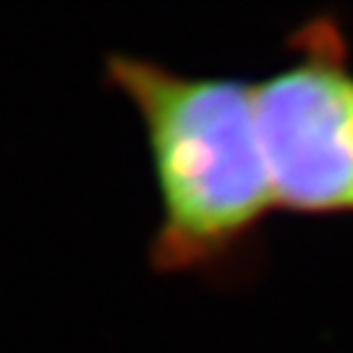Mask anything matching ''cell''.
<instances>
[{"label": "cell", "instance_id": "1", "mask_svg": "<svg viewBox=\"0 0 353 353\" xmlns=\"http://www.w3.org/2000/svg\"><path fill=\"white\" fill-rule=\"evenodd\" d=\"M105 74L147 134L160 199L152 265L189 272L217 262L275 207L254 84L176 74L121 52Z\"/></svg>", "mask_w": 353, "mask_h": 353}, {"label": "cell", "instance_id": "2", "mask_svg": "<svg viewBox=\"0 0 353 353\" xmlns=\"http://www.w3.org/2000/svg\"><path fill=\"white\" fill-rule=\"evenodd\" d=\"M299 58L254 84L275 207L353 212V71L330 21L301 29Z\"/></svg>", "mask_w": 353, "mask_h": 353}]
</instances>
